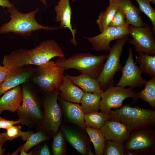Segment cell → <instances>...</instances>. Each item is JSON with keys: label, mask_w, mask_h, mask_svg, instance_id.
I'll return each mask as SVG.
<instances>
[{"label": "cell", "mask_w": 155, "mask_h": 155, "mask_svg": "<svg viewBox=\"0 0 155 155\" xmlns=\"http://www.w3.org/2000/svg\"><path fill=\"white\" fill-rule=\"evenodd\" d=\"M65 57L64 53L55 41H44L30 49H20L4 56L3 65L9 69L31 65L38 66L52 58Z\"/></svg>", "instance_id": "obj_1"}, {"label": "cell", "mask_w": 155, "mask_h": 155, "mask_svg": "<svg viewBox=\"0 0 155 155\" xmlns=\"http://www.w3.org/2000/svg\"><path fill=\"white\" fill-rule=\"evenodd\" d=\"M23 91L22 104L18 111L20 123L37 130L43 119V110L40 93L29 82L21 85Z\"/></svg>", "instance_id": "obj_2"}, {"label": "cell", "mask_w": 155, "mask_h": 155, "mask_svg": "<svg viewBox=\"0 0 155 155\" xmlns=\"http://www.w3.org/2000/svg\"><path fill=\"white\" fill-rule=\"evenodd\" d=\"M40 9L38 7L31 12L23 13L19 11L14 5L8 8L7 11L10 14L11 19L0 27V34L12 32L15 34L28 37L33 31L41 29L52 30L61 28L45 26L38 23L35 16Z\"/></svg>", "instance_id": "obj_3"}, {"label": "cell", "mask_w": 155, "mask_h": 155, "mask_svg": "<svg viewBox=\"0 0 155 155\" xmlns=\"http://www.w3.org/2000/svg\"><path fill=\"white\" fill-rule=\"evenodd\" d=\"M109 118L124 123L130 132L135 130L155 126V111L140 108L132 107L126 104L115 110H111Z\"/></svg>", "instance_id": "obj_4"}, {"label": "cell", "mask_w": 155, "mask_h": 155, "mask_svg": "<svg viewBox=\"0 0 155 155\" xmlns=\"http://www.w3.org/2000/svg\"><path fill=\"white\" fill-rule=\"evenodd\" d=\"M108 55H96L89 52L79 53L67 58L57 57L55 63L65 70L73 69L97 80Z\"/></svg>", "instance_id": "obj_5"}, {"label": "cell", "mask_w": 155, "mask_h": 155, "mask_svg": "<svg viewBox=\"0 0 155 155\" xmlns=\"http://www.w3.org/2000/svg\"><path fill=\"white\" fill-rule=\"evenodd\" d=\"M60 92L58 89L42 94L43 117L38 131L51 137L58 133L62 120V111L58 102Z\"/></svg>", "instance_id": "obj_6"}, {"label": "cell", "mask_w": 155, "mask_h": 155, "mask_svg": "<svg viewBox=\"0 0 155 155\" xmlns=\"http://www.w3.org/2000/svg\"><path fill=\"white\" fill-rule=\"evenodd\" d=\"M55 63L49 61L37 66L30 81L35 85L40 94L58 89L65 77V71Z\"/></svg>", "instance_id": "obj_7"}, {"label": "cell", "mask_w": 155, "mask_h": 155, "mask_svg": "<svg viewBox=\"0 0 155 155\" xmlns=\"http://www.w3.org/2000/svg\"><path fill=\"white\" fill-rule=\"evenodd\" d=\"M129 39V35H127L117 39L111 47L109 54L97 80L102 91L114 86V76L116 73L122 71L123 65L120 62L121 56L123 47Z\"/></svg>", "instance_id": "obj_8"}, {"label": "cell", "mask_w": 155, "mask_h": 155, "mask_svg": "<svg viewBox=\"0 0 155 155\" xmlns=\"http://www.w3.org/2000/svg\"><path fill=\"white\" fill-rule=\"evenodd\" d=\"M124 146L125 151H131L136 155H154L155 129L142 128L131 131Z\"/></svg>", "instance_id": "obj_9"}, {"label": "cell", "mask_w": 155, "mask_h": 155, "mask_svg": "<svg viewBox=\"0 0 155 155\" xmlns=\"http://www.w3.org/2000/svg\"><path fill=\"white\" fill-rule=\"evenodd\" d=\"M100 94V109L108 114L112 108H117L122 106L123 102L126 98H132L133 100V104H135L139 99L137 93L133 88L119 86H111L102 91Z\"/></svg>", "instance_id": "obj_10"}, {"label": "cell", "mask_w": 155, "mask_h": 155, "mask_svg": "<svg viewBox=\"0 0 155 155\" xmlns=\"http://www.w3.org/2000/svg\"><path fill=\"white\" fill-rule=\"evenodd\" d=\"M128 28L129 35L132 38H129L128 41L133 46L134 51L155 56V31L152 27L146 24L140 27L129 25Z\"/></svg>", "instance_id": "obj_11"}, {"label": "cell", "mask_w": 155, "mask_h": 155, "mask_svg": "<svg viewBox=\"0 0 155 155\" xmlns=\"http://www.w3.org/2000/svg\"><path fill=\"white\" fill-rule=\"evenodd\" d=\"M133 53V48L130 47L128 58L121 71V77L115 86L124 88L128 86L132 88H142L144 86L146 81L142 78V72L134 61Z\"/></svg>", "instance_id": "obj_12"}, {"label": "cell", "mask_w": 155, "mask_h": 155, "mask_svg": "<svg viewBox=\"0 0 155 155\" xmlns=\"http://www.w3.org/2000/svg\"><path fill=\"white\" fill-rule=\"evenodd\" d=\"M127 35H129L128 27L116 28L108 26L99 34L86 38L92 45L94 51L109 52L111 49L109 44L112 41Z\"/></svg>", "instance_id": "obj_13"}, {"label": "cell", "mask_w": 155, "mask_h": 155, "mask_svg": "<svg viewBox=\"0 0 155 155\" xmlns=\"http://www.w3.org/2000/svg\"><path fill=\"white\" fill-rule=\"evenodd\" d=\"M37 66L29 65L11 69L9 76L0 84V97L9 90L30 81Z\"/></svg>", "instance_id": "obj_14"}, {"label": "cell", "mask_w": 155, "mask_h": 155, "mask_svg": "<svg viewBox=\"0 0 155 155\" xmlns=\"http://www.w3.org/2000/svg\"><path fill=\"white\" fill-rule=\"evenodd\" d=\"M100 129L106 140H113L123 144L131 133L124 123L109 118Z\"/></svg>", "instance_id": "obj_15"}, {"label": "cell", "mask_w": 155, "mask_h": 155, "mask_svg": "<svg viewBox=\"0 0 155 155\" xmlns=\"http://www.w3.org/2000/svg\"><path fill=\"white\" fill-rule=\"evenodd\" d=\"M56 13L55 20L57 22H60L61 28H68L72 36L71 43L76 46L77 43L75 39L76 29H73L71 24V9L69 0H59L57 4L54 8Z\"/></svg>", "instance_id": "obj_16"}, {"label": "cell", "mask_w": 155, "mask_h": 155, "mask_svg": "<svg viewBox=\"0 0 155 155\" xmlns=\"http://www.w3.org/2000/svg\"><path fill=\"white\" fill-rule=\"evenodd\" d=\"M23 98L21 85L7 91L0 97V113L5 111L14 113L18 111Z\"/></svg>", "instance_id": "obj_17"}, {"label": "cell", "mask_w": 155, "mask_h": 155, "mask_svg": "<svg viewBox=\"0 0 155 155\" xmlns=\"http://www.w3.org/2000/svg\"><path fill=\"white\" fill-rule=\"evenodd\" d=\"M57 100L59 102L68 119L82 129H85V113L81 105L79 104L66 101L59 96Z\"/></svg>", "instance_id": "obj_18"}, {"label": "cell", "mask_w": 155, "mask_h": 155, "mask_svg": "<svg viewBox=\"0 0 155 155\" xmlns=\"http://www.w3.org/2000/svg\"><path fill=\"white\" fill-rule=\"evenodd\" d=\"M119 8L124 12L127 24L136 27H142L146 24L143 21L141 12L130 0H115Z\"/></svg>", "instance_id": "obj_19"}, {"label": "cell", "mask_w": 155, "mask_h": 155, "mask_svg": "<svg viewBox=\"0 0 155 155\" xmlns=\"http://www.w3.org/2000/svg\"><path fill=\"white\" fill-rule=\"evenodd\" d=\"M60 97L69 102L79 104L84 92L79 87L74 84L65 75L58 88Z\"/></svg>", "instance_id": "obj_20"}, {"label": "cell", "mask_w": 155, "mask_h": 155, "mask_svg": "<svg viewBox=\"0 0 155 155\" xmlns=\"http://www.w3.org/2000/svg\"><path fill=\"white\" fill-rule=\"evenodd\" d=\"M65 75L84 92L100 93L102 91L100 87L97 80L87 74L82 73L78 76H73L66 74Z\"/></svg>", "instance_id": "obj_21"}, {"label": "cell", "mask_w": 155, "mask_h": 155, "mask_svg": "<svg viewBox=\"0 0 155 155\" xmlns=\"http://www.w3.org/2000/svg\"><path fill=\"white\" fill-rule=\"evenodd\" d=\"M63 131L67 141L78 152L83 154H87L89 147L82 135L70 129L63 128Z\"/></svg>", "instance_id": "obj_22"}, {"label": "cell", "mask_w": 155, "mask_h": 155, "mask_svg": "<svg viewBox=\"0 0 155 155\" xmlns=\"http://www.w3.org/2000/svg\"><path fill=\"white\" fill-rule=\"evenodd\" d=\"M101 99L100 93L84 92L80 103L84 113L98 111Z\"/></svg>", "instance_id": "obj_23"}, {"label": "cell", "mask_w": 155, "mask_h": 155, "mask_svg": "<svg viewBox=\"0 0 155 155\" xmlns=\"http://www.w3.org/2000/svg\"><path fill=\"white\" fill-rule=\"evenodd\" d=\"M135 58L136 62L142 73L150 78L155 77V56L139 53Z\"/></svg>", "instance_id": "obj_24"}, {"label": "cell", "mask_w": 155, "mask_h": 155, "mask_svg": "<svg viewBox=\"0 0 155 155\" xmlns=\"http://www.w3.org/2000/svg\"><path fill=\"white\" fill-rule=\"evenodd\" d=\"M118 8L115 0H109V5L105 10L100 12L96 23L100 32L108 26Z\"/></svg>", "instance_id": "obj_25"}, {"label": "cell", "mask_w": 155, "mask_h": 155, "mask_svg": "<svg viewBox=\"0 0 155 155\" xmlns=\"http://www.w3.org/2000/svg\"><path fill=\"white\" fill-rule=\"evenodd\" d=\"M85 129L94 146L95 155H103L106 141L100 129L86 127Z\"/></svg>", "instance_id": "obj_26"}, {"label": "cell", "mask_w": 155, "mask_h": 155, "mask_svg": "<svg viewBox=\"0 0 155 155\" xmlns=\"http://www.w3.org/2000/svg\"><path fill=\"white\" fill-rule=\"evenodd\" d=\"M144 88L137 93L138 98L149 103L155 109V77L146 82Z\"/></svg>", "instance_id": "obj_27"}, {"label": "cell", "mask_w": 155, "mask_h": 155, "mask_svg": "<svg viewBox=\"0 0 155 155\" xmlns=\"http://www.w3.org/2000/svg\"><path fill=\"white\" fill-rule=\"evenodd\" d=\"M84 117L86 127H89L99 129L109 119L108 115L102 111L85 113Z\"/></svg>", "instance_id": "obj_28"}, {"label": "cell", "mask_w": 155, "mask_h": 155, "mask_svg": "<svg viewBox=\"0 0 155 155\" xmlns=\"http://www.w3.org/2000/svg\"><path fill=\"white\" fill-rule=\"evenodd\" d=\"M51 138L41 131H37L36 132L34 133L33 131L27 138L26 143L20 147L26 152H28L32 147L42 142L49 140Z\"/></svg>", "instance_id": "obj_29"}, {"label": "cell", "mask_w": 155, "mask_h": 155, "mask_svg": "<svg viewBox=\"0 0 155 155\" xmlns=\"http://www.w3.org/2000/svg\"><path fill=\"white\" fill-rule=\"evenodd\" d=\"M103 155H125L124 144L114 140H106Z\"/></svg>", "instance_id": "obj_30"}, {"label": "cell", "mask_w": 155, "mask_h": 155, "mask_svg": "<svg viewBox=\"0 0 155 155\" xmlns=\"http://www.w3.org/2000/svg\"><path fill=\"white\" fill-rule=\"evenodd\" d=\"M53 154L54 155H65L66 152V145L63 134L60 131L53 137Z\"/></svg>", "instance_id": "obj_31"}, {"label": "cell", "mask_w": 155, "mask_h": 155, "mask_svg": "<svg viewBox=\"0 0 155 155\" xmlns=\"http://www.w3.org/2000/svg\"><path fill=\"white\" fill-rule=\"evenodd\" d=\"M139 5V9L144 13L150 20L152 23V27L155 31V9L151 6L148 0H136Z\"/></svg>", "instance_id": "obj_32"}, {"label": "cell", "mask_w": 155, "mask_h": 155, "mask_svg": "<svg viewBox=\"0 0 155 155\" xmlns=\"http://www.w3.org/2000/svg\"><path fill=\"white\" fill-rule=\"evenodd\" d=\"M125 14L123 11L118 8L117 10L108 26L116 28L128 27Z\"/></svg>", "instance_id": "obj_33"}, {"label": "cell", "mask_w": 155, "mask_h": 155, "mask_svg": "<svg viewBox=\"0 0 155 155\" xmlns=\"http://www.w3.org/2000/svg\"><path fill=\"white\" fill-rule=\"evenodd\" d=\"M21 128V125H14L7 129L5 134L6 141H11L18 137H20L22 132Z\"/></svg>", "instance_id": "obj_34"}, {"label": "cell", "mask_w": 155, "mask_h": 155, "mask_svg": "<svg viewBox=\"0 0 155 155\" xmlns=\"http://www.w3.org/2000/svg\"><path fill=\"white\" fill-rule=\"evenodd\" d=\"M32 151V155H50L51 152L49 146L46 143L39 147H35Z\"/></svg>", "instance_id": "obj_35"}, {"label": "cell", "mask_w": 155, "mask_h": 155, "mask_svg": "<svg viewBox=\"0 0 155 155\" xmlns=\"http://www.w3.org/2000/svg\"><path fill=\"white\" fill-rule=\"evenodd\" d=\"M20 123L18 120L17 121L7 120L0 116V129H7L12 125Z\"/></svg>", "instance_id": "obj_36"}, {"label": "cell", "mask_w": 155, "mask_h": 155, "mask_svg": "<svg viewBox=\"0 0 155 155\" xmlns=\"http://www.w3.org/2000/svg\"><path fill=\"white\" fill-rule=\"evenodd\" d=\"M11 72V70L0 65V84L8 78Z\"/></svg>", "instance_id": "obj_37"}, {"label": "cell", "mask_w": 155, "mask_h": 155, "mask_svg": "<svg viewBox=\"0 0 155 155\" xmlns=\"http://www.w3.org/2000/svg\"><path fill=\"white\" fill-rule=\"evenodd\" d=\"M13 5L10 1L9 0H0V6L3 8L7 7L9 8Z\"/></svg>", "instance_id": "obj_38"}, {"label": "cell", "mask_w": 155, "mask_h": 155, "mask_svg": "<svg viewBox=\"0 0 155 155\" xmlns=\"http://www.w3.org/2000/svg\"><path fill=\"white\" fill-rule=\"evenodd\" d=\"M5 141L3 140L0 142V155H4L5 153L6 150L5 148H3L2 146Z\"/></svg>", "instance_id": "obj_39"}, {"label": "cell", "mask_w": 155, "mask_h": 155, "mask_svg": "<svg viewBox=\"0 0 155 155\" xmlns=\"http://www.w3.org/2000/svg\"><path fill=\"white\" fill-rule=\"evenodd\" d=\"M5 134L6 132H2L0 134V142L3 140L6 141Z\"/></svg>", "instance_id": "obj_40"}, {"label": "cell", "mask_w": 155, "mask_h": 155, "mask_svg": "<svg viewBox=\"0 0 155 155\" xmlns=\"http://www.w3.org/2000/svg\"><path fill=\"white\" fill-rule=\"evenodd\" d=\"M125 155H136V154L132 151L128 150L125 151Z\"/></svg>", "instance_id": "obj_41"}, {"label": "cell", "mask_w": 155, "mask_h": 155, "mask_svg": "<svg viewBox=\"0 0 155 155\" xmlns=\"http://www.w3.org/2000/svg\"><path fill=\"white\" fill-rule=\"evenodd\" d=\"M87 154L88 155H94V153L92 151V149L90 147H89V149H88V150L87 153Z\"/></svg>", "instance_id": "obj_42"}, {"label": "cell", "mask_w": 155, "mask_h": 155, "mask_svg": "<svg viewBox=\"0 0 155 155\" xmlns=\"http://www.w3.org/2000/svg\"><path fill=\"white\" fill-rule=\"evenodd\" d=\"M41 2L45 6H47L46 0H40Z\"/></svg>", "instance_id": "obj_43"}, {"label": "cell", "mask_w": 155, "mask_h": 155, "mask_svg": "<svg viewBox=\"0 0 155 155\" xmlns=\"http://www.w3.org/2000/svg\"><path fill=\"white\" fill-rule=\"evenodd\" d=\"M150 2H152L154 4H155V0H148Z\"/></svg>", "instance_id": "obj_44"}, {"label": "cell", "mask_w": 155, "mask_h": 155, "mask_svg": "<svg viewBox=\"0 0 155 155\" xmlns=\"http://www.w3.org/2000/svg\"><path fill=\"white\" fill-rule=\"evenodd\" d=\"M73 1L76 2L77 1H79V0H72Z\"/></svg>", "instance_id": "obj_45"}]
</instances>
